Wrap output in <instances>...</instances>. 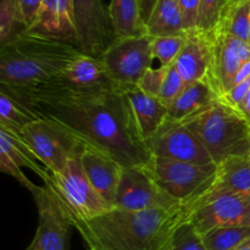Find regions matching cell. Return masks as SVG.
Masks as SVG:
<instances>
[{"label": "cell", "instance_id": "1", "mask_svg": "<svg viewBox=\"0 0 250 250\" xmlns=\"http://www.w3.org/2000/svg\"><path fill=\"white\" fill-rule=\"evenodd\" d=\"M10 97L42 119L65 127L85 144L109 154L124 167H143L150 161L151 154L137 131L125 87L39 88Z\"/></svg>", "mask_w": 250, "mask_h": 250}, {"label": "cell", "instance_id": "2", "mask_svg": "<svg viewBox=\"0 0 250 250\" xmlns=\"http://www.w3.org/2000/svg\"><path fill=\"white\" fill-rule=\"evenodd\" d=\"M199 202L171 210L109 211L73 225L88 250H167L177 229L189 221Z\"/></svg>", "mask_w": 250, "mask_h": 250}, {"label": "cell", "instance_id": "3", "mask_svg": "<svg viewBox=\"0 0 250 250\" xmlns=\"http://www.w3.org/2000/svg\"><path fill=\"white\" fill-rule=\"evenodd\" d=\"M80 55L72 44L26 31L0 46V92L20 95L44 87Z\"/></svg>", "mask_w": 250, "mask_h": 250}, {"label": "cell", "instance_id": "4", "mask_svg": "<svg viewBox=\"0 0 250 250\" xmlns=\"http://www.w3.org/2000/svg\"><path fill=\"white\" fill-rule=\"evenodd\" d=\"M182 124L202 142L217 165L231 156L249 155L250 124L221 98Z\"/></svg>", "mask_w": 250, "mask_h": 250}, {"label": "cell", "instance_id": "5", "mask_svg": "<svg viewBox=\"0 0 250 250\" xmlns=\"http://www.w3.org/2000/svg\"><path fill=\"white\" fill-rule=\"evenodd\" d=\"M80 158L72 159L61 172L50 173L49 180L44 182L72 227L77 222L94 219L114 208L89 182Z\"/></svg>", "mask_w": 250, "mask_h": 250}, {"label": "cell", "instance_id": "6", "mask_svg": "<svg viewBox=\"0 0 250 250\" xmlns=\"http://www.w3.org/2000/svg\"><path fill=\"white\" fill-rule=\"evenodd\" d=\"M146 168L155 182L181 204L202 202L217 177L219 165L192 164L151 156Z\"/></svg>", "mask_w": 250, "mask_h": 250}, {"label": "cell", "instance_id": "7", "mask_svg": "<svg viewBox=\"0 0 250 250\" xmlns=\"http://www.w3.org/2000/svg\"><path fill=\"white\" fill-rule=\"evenodd\" d=\"M20 138L50 173L65 170L72 159L81 156L85 146L65 127L48 119H39L28 125Z\"/></svg>", "mask_w": 250, "mask_h": 250}, {"label": "cell", "instance_id": "8", "mask_svg": "<svg viewBox=\"0 0 250 250\" xmlns=\"http://www.w3.org/2000/svg\"><path fill=\"white\" fill-rule=\"evenodd\" d=\"M76 27V48L93 58L104 55L116 42L110 10L103 0H71Z\"/></svg>", "mask_w": 250, "mask_h": 250}, {"label": "cell", "instance_id": "9", "mask_svg": "<svg viewBox=\"0 0 250 250\" xmlns=\"http://www.w3.org/2000/svg\"><path fill=\"white\" fill-rule=\"evenodd\" d=\"M189 224L200 236L219 227L250 226V194L210 189L190 215Z\"/></svg>", "mask_w": 250, "mask_h": 250}, {"label": "cell", "instance_id": "10", "mask_svg": "<svg viewBox=\"0 0 250 250\" xmlns=\"http://www.w3.org/2000/svg\"><path fill=\"white\" fill-rule=\"evenodd\" d=\"M153 37L149 34L117 39L102 56L112 80L121 87L137 85L153 63Z\"/></svg>", "mask_w": 250, "mask_h": 250}, {"label": "cell", "instance_id": "11", "mask_svg": "<svg viewBox=\"0 0 250 250\" xmlns=\"http://www.w3.org/2000/svg\"><path fill=\"white\" fill-rule=\"evenodd\" d=\"M177 200L168 195L144 167H124L115 199V208L128 211L181 208Z\"/></svg>", "mask_w": 250, "mask_h": 250}, {"label": "cell", "instance_id": "12", "mask_svg": "<svg viewBox=\"0 0 250 250\" xmlns=\"http://www.w3.org/2000/svg\"><path fill=\"white\" fill-rule=\"evenodd\" d=\"M210 42L211 62L207 82L219 98H222L232 87L239 68L250 61V44L216 29L207 36Z\"/></svg>", "mask_w": 250, "mask_h": 250}, {"label": "cell", "instance_id": "13", "mask_svg": "<svg viewBox=\"0 0 250 250\" xmlns=\"http://www.w3.org/2000/svg\"><path fill=\"white\" fill-rule=\"evenodd\" d=\"M151 156L192 164H211V156L202 142L182 122L167 119L158 132L146 142Z\"/></svg>", "mask_w": 250, "mask_h": 250}, {"label": "cell", "instance_id": "14", "mask_svg": "<svg viewBox=\"0 0 250 250\" xmlns=\"http://www.w3.org/2000/svg\"><path fill=\"white\" fill-rule=\"evenodd\" d=\"M38 208L39 221L36 236L29 244L33 250L70 249L71 222L48 187H38L33 193Z\"/></svg>", "mask_w": 250, "mask_h": 250}, {"label": "cell", "instance_id": "15", "mask_svg": "<svg viewBox=\"0 0 250 250\" xmlns=\"http://www.w3.org/2000/svg\"><path fill=\"white\" fill-rule=\"evenodd\" d=\"M117 87L121 85L112 80L102 59L81 54L53 82L42 88L95 90Z\"/></svg>", "mask_w": 250, "mask_h": 250}, {"label": "cell", "instance_id": "16", "mask_svg": "<svg viewBox=\"0 0 250 250\" xmlns=\"http://www.w3.org/2000/svg\"><path fill=\"white\" fill-rule=\"evenodd\" d=\"M39 163L41 161L20 136L0 129V170L14 177L31 193H33L38 186L24 176L22 167L29 168L36 172L43 182H46L50 177V171L39 165Z\"/></svg>", "mask_w": 250, "mask_h": 250}, {"label": "cell", "instance_id": "17", "mask_svg": "<svg viewBox=\"0 0 250 250\" xmlns=\"http://www.w3.org/2000/svg\"><path fill=\"white\" fill-rule=\"evenodd\" d=\"M80 159L83 170L95 190L115 208L117 187L124 166L109 154L89 144H85Z\"/></svg>", "mask_w": 250, "mask_h": 250}, {"label": "cell", "instance_id": "18", "mask_svg": "<svg viewBox=\"0 0 250 250\" xmlns=\"http://www.w3.org/2000/svg\"><path fill=\"white\" fill-rule=\"evenodd\" d=\"M125 93L128 99L139 137L146 143L167 120V107L158 98L146 94L137 85L125 87Z\"/></svg>", "mask_w": 250, "mask_h": 250}, {"label": "cell", "instance_id": "19", "mask_svg": "<svg viewBox=\"0 0 250 250\" xmlns=\"http://www.w3.org/2000/svg\"><path fill=\"white\" fill-rule=\"evenodd\" d=\"M211 62L210 42L197 29L187 32V41L175 63L186 85L198 81H207Z\"/></svg>", "mask_w": 250, "mask_h": 250}, {"label": "cell", "instance_id": "20", "mask_svg": "<svg viewBox=\"0 0 250 250\" xmlns=\"http://www.w3.org/2000/svg\"><path fill=\"white\" fill-rule=\"evenodd\" d=\"M217 98L207 81L189 83L168 106L167 119L177 122L186 121L209 106Z\"/></svg>", "mask_w": 250, "mask_h": 250}, {"label": "cell", "instance_id": "21", "mask_svg": "<svg viewBox=\"0 0 250 250\" xmlns=\"http://www.w3.org/2000/svg\"><path fill=\"white\" fill-rule=\"evenodd\" d=\"M214 192L250 194V156H231L219 164Z\"/></svg>", "mask_w": 250, "mask_h": 250}, {"label": "cell", "instance_id": "22", "mask_svg": "<svg viewBox=\"0 0 250 250\" xmlns=\"http://www.w3.org/2000/svg\"><path fill=\"white\" fill-rule=\"evenodd\" d=\"M146 28V34L153 38L183 36L187 33L178 0H158Z\"/></svg>", "mask_w": 250, "mask_h": 250}, {"label": "cell", "instance_id": "23", "mask_svg": "<svg viewBox=\"0 0 250 250\" xmlns=\"http://www.w3.org/2000/svg\"><path fill=\"white\" fill-rule=\"evenodd\" d=\"M109 10L116 41L146 34L138 0H111Z\"/></svg>", "mask_w": 250, "mask_h": 250}, {"label": "cell", "instance_id": "24", "mask_svg": "<svg viewBox=\"0 0 250 250\" xmlns=\"http://www.w3.org/2000/svg\"><path fill=\"white\" fill-rule=\"evenodd\" d=\"M42 119L33 110L6 93L0 92V129L20 134L28 125Z\"/></svg>", "mask_w": 250, "mask_h": 250}, {"label": "cell", "instance_id": "25", "mask_svg": "<svg viewBox=\"0 0 250 250\" xmlns=\"http://www.w3.org/2000/svg\"><path fill=\"white\" fill-rule=\"evenodd\" d=\"M250 238V226L219 227L203 234L207 250H234Z\"/></svg>", "mask_w": 250, "mask_h": 250}, {"label": "cell", "instance_id": "26", "mask_svg": "<svg viewBox=\"0 0 250 250\" xmlns=\"http://www.w3.org/2000/svg\"><path fill=\"white\" fill-rule=\"evenodd\" d=\"M216 29L227 32L231 36L249 43L250 37V0L229 5L224 20Z\"/></svg>", "mask_w": 250, "mask_h": 250}, {"label": "cell", "instance_id": "27", "mask_svg": "<svg viewBox=\"0 0 250 250\" xmlns=\"http://www.w3.org/2000/svg\"><path fill=\"white\" fill-rule=\"evenodd\" d=\"M27 31L16 0L0 1V46L10 43Z\"/></svg>", "mask_w": 250, "mask_h": 250}, {"label": "cell", "instance_id": "28", "mask_svg": "<svg viewBox=\"0 0 250 250\" xmlns=\"http://www.w3.org/2000/svg\"><path fill=\"white\" fill-rule=\"evenodd\" d=\"M229 5V0H200L195 29L205 36L216 31Z\"/></svg>", "mask_w": 250, "mask_h": 250}, {"label": "cell", "instance_id": "29", "mask_svg": "<svg viewBox=\"0 0 250 250\" xmlns=\"http://www.w3.org/2000/svg\"><path fill=\"white\" fill-rule=\"evenodd\" d=\"M187 41V33L183 36L156 37L151 42V50L154 59H158L160 66L167 67L172 65L180 55L181 50Z\"/></svg>", "mask_w": 250, "mask_h": 250}, {"label": "cell", "instance_id": "30", "mask_svg": "<svg viewBox=\"0 0 250 250\" xmlns=\"http://www.w3.org/2000/svg\"><path fill=\"white\" fill-rule=\"evenodd\" d=\"M59 0H43L38 20L28 32L59 39Z\"/></svg>", "mask_w": 250, "mask_h": 250}, {"label": "cell", "instance_id": "31", "mask_svg": "<svg viewBox=\"0 0 250 250\" xmlns=\"http://www.w3.org/2000/svg\"><path fill=\"white\" fill-rule=\"evenodd\" d=\"M185 87L186 83L183 82L175 63H172L167 67V72H166L165 80H164L158 99L168 109V106L175 102L176 98L182 93Z\"/></svg>", "mask_w": 250, "mask_h": 250}, {"label": "cell", "instance_id": "32", "mask_svg": "<svg viewBox=\"0 0 250 250\" xmlns=\"http://www.w3.org/2000/svg\"><path fill=\"white\" fill-rule=\"evenodd\" d=\"M167 250H207L203 243L202 236L189 224V221L183 224L172 239L170 248Z\"/></svg>", "mask_w": 250, "mask_h": 250}, {"label": "cell", "instance_id": "33", "mask_svg": "<svg viewBox=\"0 0 250 250\" xmlns=\"http://www.w3.org/2000/svg\"><path fill=\"white\" fill-rule=\"evenodd\" d=\"M59 39L76 46V27L71 0H59Z\"/></svg>", "mask_w": 250, "mask_h": 250}, {"label": "cell", "instance_id": "34", "mask_svg": "<svg viewBox=\"0 0 250 250\" xmlns=\"http://www.w3.org/2000/svg\"><path fill=\"white\" fill-rule=\"evenodd\" d=\"M167 67H164V66H160L158 68L150 67L144 73L137 87L141 88L146 94L158 98L160 94L161 87H163L164 80H165L166 72H167Z\"/></svg>", "mask_w": 250, "mask_h": 250}, {"label": "cell", "instance_id": "35", "mask_svg": "<svg viewBox=\"0 0 250 250\" xmlns=\"http://www.w3.org/2000/svg\"><path fill=\"white\" fill-rule=\"evenodd\" d=\"M16 2L26 23L27 31H29L38 20L43 0H16Z\"/></svg>", "mask_w": 250, "mask_h": 250}, {"label": "cell", "instance_id": "36", "mask_svg": "<svg viewBox=\"0 0 250 250\" xmlns=\"http://www.w3.org/2000/svg\"><path fill=\"white\" fill-rule=\"evenodd\" d=\"M199 2L200 0H178L181 11H182L183 24H185L186 32H190L195 29Z\"/></svg>", "mask_w": 250, "mask_h": 250}, {"label": "cell", "instance_id": "37", "mask_svg": "<svg viewBox=\"0 0 250 250\" xmlns=\"http://www.w3.org/2000/svg\"><path fill=\"white\" fill-rule=\"evenodd\" d=\"M249 92H250V77L248 80L239 83V84L232 87L231 89H229V92L221 98V99L225 100L227 104H229L231 106H233L234 109L237 110V107H238L239 104L243 102V99L247 97V94H248Z\"/></svg>", "mask_w": 250, "mask_h": 250}, {"label": "cell", "instance_id": "38", "mask_svg": "<svg viewBox=\"0 0 250 250\" xmlns=\"http://www.w3.org/2000/svg\"><path fill=\"white\" fill-rule=\"evenodd\" d=\"M139 1V10H141V17L143 21L144 26L148 22L149 17H150L151 12H153L154 7H155L158 0H138Z\"/></svg>", "mask_w": 250, "mask_h": 250}, {"label": "cell", "instance_id": "39", "mask_svg": "<svg viewBox=\"0 0 250 250\" xmlns=\"http://www.w3.org/2000/svg\"><path fill=\"white\" fill-rule=\"evenodd\" d=\"M237 110L239 111V114L247 120L250 124V92L247 94V97L244 98L243 102L239 104V106L237 107Z\"/></svg>", "mask_w": 250, "mask_h": 250}, {"label": "cell", "instance_id": "40", "mask_svg": "<svg viewBox=\"0 0 250 250\" xmlns=\"http://www.w3.org/2000/svg\"><path fill=\"white\" fill-rule=\"evenodd\" d=\"M234 250H250V238L247 239L244 243H242L238 248H236Z\"/></svg>", "mask_w": 250, "mask_h": 250}, {"label": "cell", "instance_id": "41", "mask_svg": "<svg viewBox=\"0 0 250 250\" xmlns=\"http://www.w3.org/2000/svg\"><path fill=\"white\" fill-rule=\"evenodd\" d=\"M229 1L231 5H234V4H239V2L242 1H246V0H229Z\"/></svg>", "mask_w": 250, "mask_h": 250}, {"label": "cell", "instance_id": "42", "mask_svg": "<svg viewBox=\"0 0 250 250\" xmlns=\"http://www.w3.org/2000/svg\"><path fill=\"white\" fill-rule=\"evenodd\" d=\"M26 250H33V249H32V248H31V247H29V246H28V247H27V249H26Z\"/></svg>", "mask_w": 250, "mask_h": 250}, {"label": "cell", "instance_id": "43", "mask_svg": "<svg viewBox=\"0 0 250 250\" xmlns=\"http://www.w3.org/2000/svg\"><path fill=\"white\" fill-rule=\"evenodd\" d=\"M249 44H250V37H249Z\"/></svg>", "mask_w": 250, "mask_h": 250}, {"label": "cell", "instance_id": "44", "mask_svg": "<svg viewBox=\"0 0 250 250\" xmlns=\"http://www.w3.org/2000/svg\"><path fill=\"white\" fill-rule=\"evenodd\" d=\"M249 156H250V151H249Z\"/></svg>", "mask_w": 250, "mask_h": 250}]
</instances>
